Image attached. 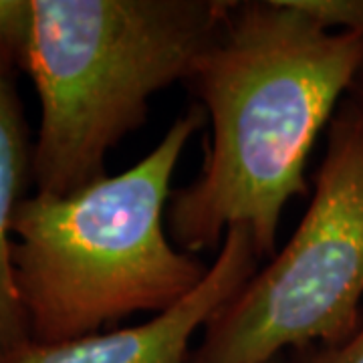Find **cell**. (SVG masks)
Masks as SVG:
<instances>
[{"mask_svg":"<svg viewBox=\"0 0 363 363\" xmlns=\"http://www.w3.org/2000/svg\"><path fill=\"white\" fill-rule=\"evenodd\" d=\"M362 65V39L291 0H233L186 79L212 131L198 178L169 198L174 245L218 250L228 230L245 228L259 259H272L285 206L307 194L315 142Z\"/></svg>","mask_w":363,"mask_h":363,"instance_id":"obj_1","label":"cell"},{"mask_svg":"<svg viewBox=\"0 0 363 363\" xmlns=\"http://www.w3.org/2000/svg\"><path fill=\"white\" fill-rule=\"evenodd\" d=\"M206 111L194 105L135 166L75 194L25 198L13 224L14 281L33 343L101 333L135 313H166L210 264L169 238L172 180Z\"/></svg>","mask_w":363,"mask_h":363,"instance_id":"obj_2","label":"cell"},{"mask_svg":"<svg viewBox=\"0 0 363 363\" xmlns=\"http://www.w3.org/2000/svg\"><path fill=\"white\" fill-rule=\"evenodd\" d=\"M233 0H33L23 71L40 99L37 194H75L142 128L152 97L186 81Z\"/></svg>","mask_w":363,"mask_h":363,"instance_id":"obj_3","label":"cell"},{"mask_svg":"<svg viewBox=\"0 0 363 363\" xmlns=\"http://www.w3.org/2000/svg\"><path fill=\"white\" fill-rule=\"evenodd\" d=\"M362 303L363 119L343 101L297 230L210 319L190 363H271L335 345L362 329Z\"/></svg>","mask_w":363,"mask_h":363,"instance_id":"obj_4","label":"cell"},{"mask_svg":"<svg viewBox=\"0 0 363 363\" xmlns=\"http://www.w3.org/2000/svg\"><path fill=\"white\" fill-rule=\"evenodd\" d=\"M259 255L245 228L228 230L206 279L192 295L150 321L125 329L40 345L28 341L0 363H190L192 339L259 271Z\"/></svg>","mask_w":363,"mask_h":363,"instance_id":"obj_5","label":"cell"},{"mask_svg":"<svg viewBox=\"0 0 363 363\" xmlns=\"http://www.w3.org/2000/svg\"><path fill=\"white\" fill-rule=\"evenodd\" d=\"M16 71L13 61L0 52V357L30 341L14 281L11 240L23 194L33 182V147L14 83Z\"/></svg>","mask_w":363,"mask_h":363,"instance_id":"obj_6","label":"cell"},{"mask_svg":"<svg viewBox=\"0 0 363 363\" xmlns=\"http://www.w3.org/2000/svg\"><path fill=\"white\" fill-rule=\"evenodd\" d=\"M33 30V0H0V52L23 71Z\"/></svg>","mask_w":363,"mask_h":363,"instance_id":"obj_7","label":"cell"},{"mask_svg":"<svg viewBox=\"0 0 363 363\" xmlns=\"http://www.w3.org/2000/svg\"><path fill=\"white\" fill-rule=\"evenodd\" d=\"M329 30L350 33L363 40V0H291Z\"/></svg>","mask_w":363,"mask_h":363,"instance_id":"obj_8","label":"cell"},{"mask_svg":"<svg viewBox=\"0 0 363 363\" xmlns=\"http://www.w3.org/2000/svg\"><path fill=\"white\" fill-rule=\"evenodd\" d=\"M295 363H363V325L347 341L297 350Z\"/></svg>","mask_w":363,"mask_h":363,"instance_id":"obj_9","label":"cell"},{"mask_svg":"<svg viewBox=\"0 0 363 363\" xmlns=\"http://www.w3.org/2000/svg\"><path fill=\"white\" fill-rule=\"evenodd\" d=\"M345 101H347V104L357 111V116L363 119V65L362 69H359V73L353 79V83H351Z\"/></svg>","mask_w":363,"mask_h":363,"instance_id":"obj_10","label":"cell"},{"mask_svg":"<svg viewBox=\"0 0 363 363\" xmlns=\"http://www.w3.org/2000/svg\"><path fill=\"white\" fill-rule=\"evenodd\" d=\"M283 357H285V355H283ZM283 357H279V359H274V362H271V363H283Z\"/></svg>","mask_w":363,"mask_h":363,"instance_id":"obj_11","label":"cell"}]
</instances>
